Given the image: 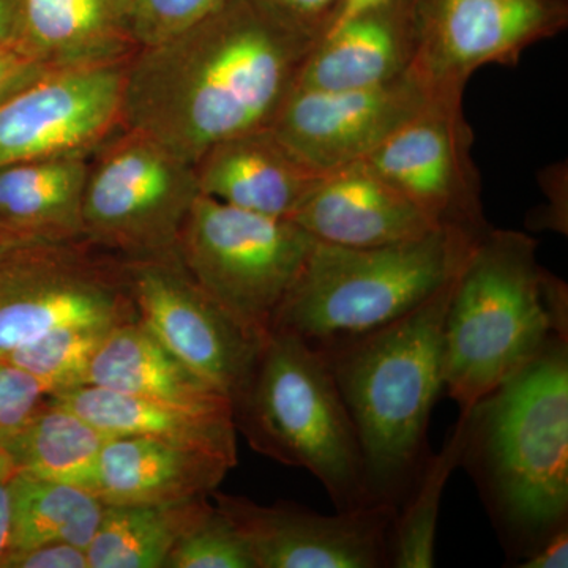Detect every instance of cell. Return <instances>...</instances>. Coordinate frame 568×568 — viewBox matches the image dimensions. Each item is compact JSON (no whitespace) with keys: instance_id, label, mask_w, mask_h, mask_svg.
<instances>
[{"instance_id":"34","label":"cell","mask_w":568,"mask_h":568,"mask_svg":"<svg viewBox=\"0 0 568 568\" xmlns=\"http://www.w3.org/2000/svg\"><path fill=\"white\" fill-rule=\"evenodd\" d=\"M268 9L276 11L284 20L301 26L305 31L323 36V17L336 0H261Z\"/></svg>"},{"instance_id":"22","label":"cell","mask_w":568,"mask_h":568,"mask_svg":"<svg viewBox=\"0 0 568 568\" xmlns=\"http://www.w3.org/2000/svg\"><path fill=\"white\" fill-rule=\"evenodd\" d=\"M417 31H406L384 9L325 31L306 55L294 88L351 91L405 73L416 54Z\"/></svg>"},{"instance_id":"37","label":"cell","mask_w":568,"mask_h":568,"mask_svg":"<svg viewBox=\"0 0 568 568\" xmlns=\"http://www.w3.org/2000/svg\"><path fill=\"white\" fill-rule=\"evenodd\" d=\"M390 2L392 0H342L325 31H332L346 22L384 9Z\"/></svg>"},{"instance_id":"32","label":"cell","mask_w":568,"mask_h":568,"mask_svg":"<svg viewBox=\"0 0 568 568\" xmlns=\"http://www.w3.org/2000/svg\"><path fill=\"white\" fill-rule=\"evenodd\" d=\"M0 568H89L88 551L62 541L40 545L9 552Z\"/></svg>"},{"instance_id":"13","label":"cell","mask_w":568,"mask_h":568,"mask_svg":"<svg viewBox=\"0 0 568 568\" xmlns=\"http://www.w3.org/2000/svg\"><path fill=\"white\" fill-rule=\"evenodd\" d=\"M212 495L245 537L256 568L390 567L394 507L323 515L293 503L260 506L246 497Z\"/></svg>"},{"instance_id":"35","label":"cell","mask_w":568,"mask_h":568,"mask_svg":"<svg viewBox=\"0 0 568 568\" xmlns=\"http://www.w3.org/2000/svg\"><path fill=\"white\" fill-rule=\"evenodd\" d=\"M519 568H567L568 526L552 534L536 552L521 560Z\"/></svg>"},{"instance_id":"20","label":"cell","mask_w":568,"mask_h":568,"mask_svg":"<svg viewBox=\"0 0 568 568\" xmlns=\"http://www.w3.org/2000/svg\"><path fill=\"white\" fill-rule=\"evenodd\" d=\"M14 47L51 69L129 61L138 51L119 0H17Z\"/></svg>"},{"instance_id":"16","label":"cell","mask_w":568,"mask_h":568,"mask_svg":"<svg viewBox=\"0 0 568 568\" xmlns=\"http://www.w3.org/2000/svg\"><path fill=\"white\" fill-rule=\"evenodd\" d=\"M291 220L315 241L346 248L403 244L440 230L365 160L327 171Z\"/></svg>"},{"instance_id":"7","label":"cell","mask_w":568,"mask_h":568,"mask_svg":"<svg viewBox=\"0 0 568 568\" xmlns=\"http://www.w3.org/2000/svg\"><path fill=\"white\" fill-rule=\"evenodd\" d=\"M315 242L291 219L242 211L200 194L183 223L178 254L235 323L265 339Z\"/></svg>"},{"instance_id":"19","label":"cell","mask_w":568,"mask_h":568,"mask_svg":"<svg viewBox=\"0 0 568 568\" xmlns=\"http://www.w3.org/2000/svg\"><path fill=\"white\" fill-rule=\"evenodd\" d=\"M50 398L112 437H149L237 465V426L231 403L178 405L93 386L70 388Z\"/></svg>"},{"instance_id":"12","label":"cell","mask_w":568,"mask_h":568,"mask_svg":"<svg viewBox=\"0 0 568 568\" xmlns=\"http://www.w3.org/2000/svg\"><path fill=\"white\" fill-rule=\"evenodd\" d=\"M447 95L462 93L437 92L413 67L372 88L335 92L294 88L271 129L305 162L331 171L365 160L396 130Z\"/></svg>"},{"instance_id":"25","label":"cell","mask_w":568,"mask_h":568,"mask_svg":"<svg viewBox=\"0 0 568 568\" xmlns=\"http://www.w3.org/2000/svg\"><path fill=\"white\" fill-rule=\"evenodd\" d=\"M112 436L47 396L31 420L3 448L14 473L84 489Z\"/></svg>"},{"instance_id":"29","label":"cell","mask_w":568,"mask_h":568,"mask_svg":"<svg viewBox=\"0 0 568 568\" xmlns=\"http://www.w3.org/2000/svg\"><path fill=\"white\" fill-rule=\"evenodd\" d=\"M164 568H256L252 551L233 519L213 506L175 545Z\"/></svg>"},{"instance_id":"28","label":"cell","mask_w":568,"mask_h":568,"mask_svg":"<svg viewBox=\"0 0 568 568\" xmlns=\"http://www.w3.org/2000/svg\"><path fill=\"white\" fill-rule=\"evenodd\" d=\"M115 325H73L61 328L0 355V358L36 377L48 396L59 394L84 386L97 351Z\"/></svg>"},{"instance_id":"6","label":"cell","mask_w":568,"mask_h":568,"mask_svg":"<svg viewBox=\"0 0 568 568\" xmlns=\"http://www.w3.org/2000/svg\"><path fill=\"white\" fill-rule=\"evenodd\" d=\"M478 237L440 227L417 241L376 248L316 241L272 331L323 347L384 327L452 282Z\"/></svg>"},{"instance_id":"21","label":"cell","mask_w":568,"mask_h":568,"mask_svg":"<svg viewBox=\"0 0 568 568\" xmlns=\"http://www.w3.org/2000/svg\"><path fill=\"white\" fill-rule=\"evenodd\" d=\"M91 155L32 160L0 168V235L81 241Z\"/></svg>"},{"instance_id":"26","label":"cell","mask_w":568,"mask_h":568,"mask_svg":"<svg viewBox=\"0 0 568 568\" xmlns=\"http://www.w3.org/2000/svg\"><path fill=\"white\" fill-rule=\"evenodd\" d=\"M10 551H26L47 544H92L104 504L85 489L14 473L10 484Z\"/></svg>"},{"instance_id":"10","label":"cell","mask_w":568,"mask_h":568,"mask_svg":"<svg viewBox=\"0 0 568 568\" xmlns=\"http://www.w3.org/2000/svg\"><path fill=\"white\" fill-rule=\"evenodd\" d=\"M123 263L138 320L233 403L252 376L264 339L250 335L194 282L178 252Z\"/></svg>"},{"instance_id":"14","label":"cell","mask_w":568,"mask_h":568,"mask_svg":"<svg viewBox=\"0 0 568 568\" xmlns=\"http://www.w3.org/2000/svg\"><path fill=\"white\" fill-rule=\"evenodd\" d=\"M462 95H447L405 123L365 162L437 227L481 235L473 183L467 179Z\"/></svg>"},{"instance_id":"3","label":"cell","mask_w":568,"mask_h":568,"mask_svg":"<svg viewBox=\"0 0 568 568\" xmlns=\"http://www.w3.org/2000/svg\"><path fill=\"white\" fill-rule=\"evenodd\" d=\"M458 274L390 324L316 347L357 433L369 506L398 511L432 455L429 417L444 388V327Z\"/></svg>"},{"instance_id":"4","label":"cell","mask_w":568,"mask_h":568,"mask_svg":"<svg viewBox=\"0 0 568 568\" xmlns=\"http://www.w3.org/2000/svg\"><path fill=\"white\" fill-rule=\"evenodd\" d=\"M568 338L566 283L517 231L481 234L455 282L444 327V388L469 409L551 339Z\"/></svg>"},{"instance_id":"5","label":"cell","mask_w":568,"mask_h":568,"mask_svg":"<svg viewBox=\"0 0 568 568\" xmlns=\"http://www.w3.org/2000/svg\"><path fill=\"white\" fill-rule=\"evenodd\" d=\"M233 410L237 432L254 450L308 470L336 510L369 506L357 433L315 346L290 332L272 331Z\"/></svg>"},{"instance_id":"2","label":"cell","mask_w":568,"mask_h":568,"mask_svg":"<svg viewBox=\"0 0 568 568\" xmlns=\"http://www.w3.org/2000/svg\"><path fill=\"white\" fill-rule=\"evenodd\" d=\"M463 410L462 466L517 567L568 526V338Z\"/></svg>"},{"instance_id":"24","label":"cell","mask_w":568,"mask_h":568,"mask_svg":"<svg viewBox=\"0 0 568 568\" xmlns=\"http://www.w3.org/2000/svg\"><path fill=\"white\" fill-rule=\"evenodd\" d=\"M209 497L174 504L104 506L89 568H164L175 545L211 511Z\"/></svg>"},{"instance_id":"33","label":"cell","mask_w":568,"mask_h":568,"mask_svg":"<svg viewBox=\"0 0 568 568\" xmlns=\"http://www.w3.org/2000/svg\"><path fill=\"white\" fill-rule=\"evenodd\" d=\"M50 70L54 69L21 48H0V104Z\"/></svg>"},{"instance_id":"15","label":"cell","mask_w":568,"mask_h":568,"mask_svg":"<svg viewBox=\"0 0 568 568\" xmlns=\"http://www.w3.org/2000/svg\"><path fill=\"white\" fill-rule=\"evenodd\" d=\"M548 29L544 0H435L410 67L437 92L462 93L478 67L510 62Z\"/></svg>"},{"instance_id":"30","label":"cell","mask_w":568,"mask_h":568,"mask_svg":"<svg viewBox=\"0 0 568 568\" xmlns=\"http://www.w3.org/2000/svg\"><path fill=\"white\" fill-rule=\"evenodd\" d=\"M227 0H119L130 39L141 48L178 36L213 13Z\"/></svg>"},{"instance_id":"31","label":"cell","mask_w":568,"mask_h":568,"mask_svg":"<svg viewBox=\"0 0 568 568\" xmlns=\"http://www.w3.org/2000/svg\"><path fill=\"white\" fill-rule=\"evenodd\" d=\"M47 396L36 377L0 358V450L24 428Z\"/></svg>"},{"instance_id":"36","label":"cell","mask_w":568,"mask_h":568,"mask_svg":"<svg viewBox=\"0 0 568 568\" xmlns=\"http://www.w3.org/2000/svg\"><path fill=\"white\" fill-rule=\"evenodd\" d=\"M14 467L6 452L0 450V567L10 551L11 536V478Z\"/></svg>"},{"instance_id":"9","label":"cell","mask_w":568,"mask_h":568,"mask_svg":"<svg viewBox=\"0 0 568 568\" xmlns=\"http://www.w3.org/2000/svg\"><path fill=\"white\" fill-rule=\"evenodd\" d=\"M138 320L125 263L81 241L0 235V355L73 325Z\"/></svg>"},{"instance_id":"17","label":"cell","mask_w":568,"mask_h":568,"mask_svg":"<svg viewBox=\"0 0 568 568\" xmlns=\"http://www.w3.org/2000/svg\"><path fill=\"white\" fill-rule=\"evenodd\" d=\"M194 171L204 196L280 219H291L327 173L291 151L271 126L219 142Z\"/></svg>"},{"instance_id":"38","label":"cell","mask_w":568,"mask_h":568,"mask_svg":"<svg viewBox=\"0 0 568 568\" xmlns=\"http://www.w3.org/2000/svg\"><path fill=\"white\" fill-rule=\"evenodd\" d=\"M17 41V0H0V48Z\"/></svg>"},{"instance_id":"18","label":"cell","mask_w":568,"mask_h":568,"mask_svg":"<svg viewBox=\"0 0 568 568\" xmlns=\"http://www.w3.org/2000/svg\"><path fill=\"white\" fill-rule=\"evenodd\" d=\"M233 467L215 455L163 440L112 437L84 489L104 506L183 503L212 496Z\"/></svg>"},{"instance_id":"11","label":"cell","mask_w":568,"mask_h":568,"mask_svg":"<svg viewBox=\"0 0 568 568\" xmlns=\"http://www.w3.org/2000/svg\"><path fill=\"white\" fill-rule=\"evenodd\" d=\"M129 61L50 70L7 99L0 104V168L92 155L122 126Z\"/></svg>"},{"instance_id":"8","label":"cell","mask_w":568,"mask_h":568,"mask_svg":"<svg viewBox=\"0 0 568 568\" xmlns=\"http://www.w3.org/2000/svg\"><path fill=\"white\" fill-rule=\"evenodd\" d=\"M200 194L194 164L149 134L121 126L89 159L84 241L122 261L178 252Z\"/></svg>"},{"instance_id":"1","label":"cell","mask_w":568,"mask_h":568,"mask_svg":"<svg viewBox=\"0 0 568 568\" xmlns=\"http://www.w3.org/2000/svg\"><path fill=\"white\" fill-rule=\"evenodd\" d=\"M321 36L261 0H227L126 63L122 126L196 164L227 138L271 126Z\"/></svg>"},{"instance_id":"27","label":"cell","mask_w":568,"mask_h":568,"mask_svg":"<svg viewBox=\"0 0 568 568\" xmlns=\"http://www.w3.org/2000/svg\"><path fill=\"white\" fill-rule=\"evenodd\" d=\"M467 435V413L459 410L443 448L429 455L416 487L396 511L392 529L390 567L436 566V534L440 503L448 478L462 466Z\"/></svg>"},{"instance_id":"23","label":"cell","mask_w":568,"mask_h":568,"mask_svg":"<svg viewBox=\"0 0 568 568\" xmlns=\"http://www.w3.org/2000/svg\"><path fill=\"white\" fill-rule=\"evenodd\" d=\"M84 386L178 405L231 403L170 353L140 320L112 328L89 366Z\"/></svg>"}]
</instances>
